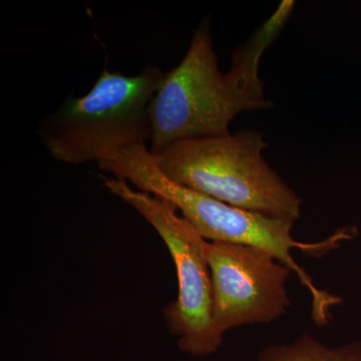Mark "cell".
Instances as JSON below:
<instances>
[{
  "mask_svg": "<svg viewBox=\"0 0 361 361\" xmlns=\"http://www.w3.org/2000/svg\"><path fill=\"white\" fill-rule=\"evenodd\" d=\"M262 133L186 140L154 156L169 179L216 200L296 222L302 200L263 157Z\"/></svg>",
  "mask_w": 361,
  "mask_h": 361,
  "instance_id": "obj_3",
  "label": "cell"
},
{
  "mask_svg": "<svg viewBox=\"0 0 361 361\" xmlns=\"http://www.w3.org/2000/svg\"><path fill=\"white\" fill-rule=\"evenodd\" d=\"M265 94L240 87L221 73L210 23L202 21L179 65L165 73L149 106L154 156L177 142L230 133V123L242 111L267 110Z\"/></svg>",
  "mask_w": 361,
  "mask_h": 361,
  "instance_id": "obj_4",
  "label": "cell"
},
{
  "mask_svg": "<svg viewBox=\"0 0 361 361\" xmlns=\"http://www.w3.org/2000/svg\"><path fill=\"white\" fill-rule=\"evenodd\" d=\"M104 186L134 208L165 242L174 261L178 296L164 310L166 325L178 337V348L194 356L215 353L223 336L213 320L212 280L207 262V240L178 214L171 202L133 189L129 183L102 177Z\"/></svg>",
  "mask_w": 361,
  "mask_h": 361,
  "instance_id": "obj_5",
  "label": "cell"
},
{
  "mask_svg": "<svg viewBox=\"0 0 361 361\" xmlns=\"http://www.w3.org/2000/svg\"><path fill=\"white\" fill-rule=\"evenodd\" d=\"M205 255L212 280L213 320L223 336L244 325L274 322L291 307L287 282L292 271L269 252L206 241Z\"/></svg>",
  "mask_w": 361,
  "mask_h": 361,
  "instance_id": "obj_6",
  "label": "cell"
},
{
  "mask_svg": "<svg viewBox=\"0 0 361 361\" xmlns=\"http://www.w3.org/2000/svg\"><path fill=\"white\" fill-rule=\"evenodd\" d=\"M165 73L151 65L135 75L104 68L85 96L66 99L40 123L39 137L49 155L80 165L147 145L151 139L149 106Z\"/></svg>",
  "mask_w": 361,
  "mask_h": 361,
  "instance_id": "obj_2",
  "label": "cell"
},
{
  "mask_svg": "<svg viewBox=\"0 0 361 361\" xmlns=\"http://www.w3.org/2000/svg\"><path fill=\"white\" fill-rule=\"evenodd\" d=\"M294 6L295 2L291 0L282 1L250 39L233 51L231 68L227 73L240 87L265 94L263 82L258 75L259 63L266 49L279 37Z\"/></svg>",
  "mask_w": 361,
  "mask_h": 361,
  "instance_id": "obj_7",
  "label": "cell"
},
{
  "mask_svg": "<svg viewBox=\"0 0 361 361\" xmlns=\"http://www.w3.org/2000/svg\"><path fill=\"white\" fill-rule=\"evenodd\" d=\"M114 172L118 179L132 183L135 189L171 202L207 241L242 244L269 252L310 292L315 324L319 327L329 324L332 307L342 303V298L316 286L310 275L296 262L292 251H302L313 257L326 255L341 242L353 239L355 228H343L319 242L297 241L292 236L295 222L229 205L169 179L146 146L123 152Z\"/></svg>",
  "mask_w": 361,
  "mask_h": 361,
  "instance_id": "obj_1",
  "label": "cell"
},
{
  "mask_svg": "<svg viewBox=\"0 0 361 361\" xmlns=\"http://www.w3.org/2000/svg\"><path fill=\"white\" fill-rule=\"evenodd\" d=\"M258 361H361V342L329 348L310 334L291 343L270 344L259 353Z\"/></svg>",
  "mask_w": 361,
  "mask_h": 361,
  "instance_id": "obj_8",
  "label": "cell"
}]
</instances>
